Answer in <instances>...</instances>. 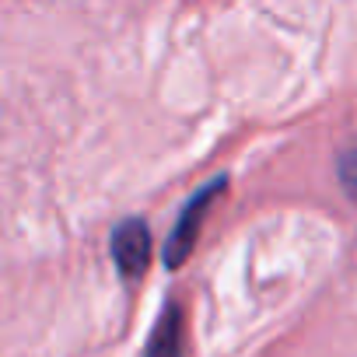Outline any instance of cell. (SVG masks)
Listing matches in <instances>:
<instances>
[{
    "mask_svg": "<svg viewBox=\"0 0 357 357\" xmlns=\"http://www.w3.org/2000/svg\"><path fill=\"white\" fill-rule=\"evenodd\" d=\"M221 190H225V178L211 183L207 190H200V193L190 200V207L183 211V218H178V225L172 228V235H168V242H165V263H168V266H183V259L193 252V245H197V238H200V221L207 218V211H211V204H214V193H221Z\"/></svg>",
    "mask_w": 357,
    "mask_h": 357,
    "instance_id": "obj_1",
    "label": "cell"
},
{
    "mask_svg": "<svg viewBox=\"0 0 357 357\" xmlns=\"http://www.w3.org/2000/svg\"><path fill=\"white\" fill-rule=\"evenodd\" d=\"M112 259L123 277H140L151 259V231L144 221H123L112 231Z\"/></svg>",
    "mask_w": 357,
    "mask_h": 357,
    "instance_id": "obj_2",
    "label": "cell"
},
{
    "mask_svg": "<svg viewBox=\"0 0 357 357\" xmlns=\"http://www.w3.org/2000/svg\"><path fill=\"white\" fill-rule=\"evenodd\" d=\"M178 343H183V315H178V308L172 305L154 326L147 357H178Z\"/></svg>",
    "mask_w": 357,
    "mask_h": 357,
    "instance_id": "obj_3",
    "label": "cell"
},
{
    "mask_svg": "<svg viewBox=\"0 0 357 357\" xmlns=\"http://www.w3.org/2000/svg\"><path fill=\"white\" fill-rule=\"evenodd\" d=\"M340 183H343V190L357 200V144H350V147L340 154Z\"/></svg>",
    "mask_w": 357,
    "mask_h": 357,
    "instance_id": "obj_4",
    "label": "cell"
}]
</instances>
